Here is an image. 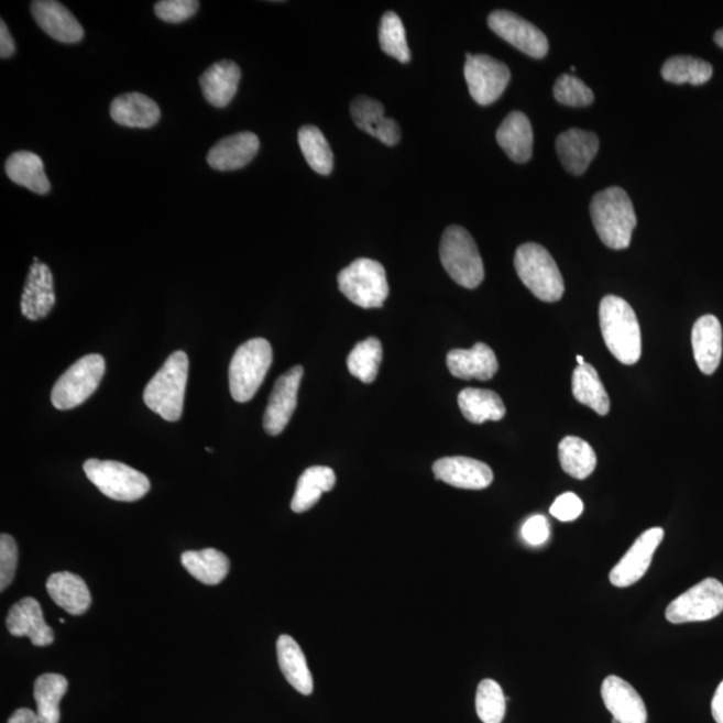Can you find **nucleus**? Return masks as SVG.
I'll list each match as a JSON object with an SVG mask.
<instances>
[{
  "label": "nucleus",
  "mask_w": 723,
  "mask_h": 723,
  "mask_svg": "<svg viewBox=\"0 0 723 723\" xmlns=\"http://www.w3.org/2000/svg\"><path fill=\"white\" fill-rule=\"evenodd\" d=\"M591 218L599 238L611 250H626L632 244L636 215L627 191L610 187L591 201Z\"/></svg>",
  "instance_id": "1"
},
{
  "label": "nucleus",
  "mask_w": 723,
  "mask_h": 723,
  "mask_svg": "<svg viewBox=\"0 0 723 723\" xmlns=\"http://www.w3.org/2000/svg\"><path fill=\"white\" fill-rule=\"evenodd\" d=\"M599 320L605 346L617 361L635 364L642 357V332L633 307L620 296H604Z\"/></svg>",
  "instance_id": "2"
},
{
  "label": "nucleus",
  "mask_w": 723,
  "mask_h": 723,
  "mask_svg": "<svg viewBox=\"0 0 723 723\" xmlns=\"http://www.w3.org/2000/svg\"><path fill=\"white\" fill-rule=\"evenodd\" d=\"M188 373V355L184 351H176L145 387V405L165 421L176 423L183 416Z\"/></svg>",
  "instance_id": "3"
},
{
  "label": "nucleus",
  "mask_w": 723,
  "mask_h": 723,
  "mask_svg": "<svg viewBox=\"0 0 723 723\" xmlns=\"http://www.w3.org/2000/svg\"><path fill=\"white\" fill-rule=\"evenodd\" d=\"M515 269L524 286L537 299L554 303L560 300L565 294V281L558 264L543 245L527 243L518 247Z\"/></svg>",
  "instance_id": "4"
},
{
  "label": "nucleus",
  "mask_w": 723,
  "mask_h": 723,
  "mask_svg": "<svg viewBox=\"0 0 723 723\" xmlns=\"http://www.w3.org/2000/svg\"><path fill=\"white\" fill-rule=\"evenodd\" d=\"M274 360L267 339L253 338L241 344L230 364L232 398L245 404L255 397Z\"/></svg>",
  "instance_id": "5"
},
{
  "label": "nucleus",
  "mask_w": 723,
  "mask_h": 723,
  "mask_svg": "<svg viewBox=\"0 0 723 723\" xmlns=\"http://www.w3.org/2000/svg\"><path fill=\"white\" fill-rule=\"evenodd\" d=\"M440 258L445 271L460 286L473 289L484 281V263L478 244L465 228L452 226L445 230Z\"/></svg>",
  "instance_id": "6"
},
{
  "label": "nucleus",
  "mask_w": 723,
  "mask_h": 723,
  "mask_svg": "<svg viewBox=\"0 0 723 723\" xmlns=\"http://www.w3.org/2000/svg\"><path fill=\"white\" fill-rule=\"evenodd\" d=\"M84 472L91 484L116 502H138L151 491L144 473L119 461L90 459L84 463Z\"/></svg>",
  "instance_id": "7"
},
{
  "label": "nucleus",
  "mask_w": 723,
  "mask_h": 723,
  "mask_svg": "<svg viewBox=\"0 0 723 723\" xmlns=\"http://www.w3.org/2000/svg\"><path fill=\"white\" fill-rule=\"evenodd\" d=\"M341 293L362 308H380L388 296L386 271L372 259H358L338 275Z\"/></svg>",
  "instance_id": "8"
},
{
  "label": "nucleus",
  "mask_w": 723,
  "mask_h": 723,
  "mask_svg": "<svg viewBox=\"0 0 723 723\" xmlns=\"http://www.w3.org/2000/svg\"><path fill=\"white\" fill-rule=\"evenodd\" d=\"M103 357L89 354L80 358L55 382L52 404L59 410H70L83 405L96 393L105 375Z\"/></svg>",
  "instance_id": "9"
},
{
  "label": "nucleus",
  "mask_w": 723,
  "mask_h": 723,
  "mask_svg": "<svg viewBox=\"0 0 723 723\" xmlns=\"http://www.w3.org/2000/svg\"><path fill=\"white\" fill-rule=\"evenodd\" d=\"M723 584L709 578L678 596L666 610L672 624L706 622L722 614Z\"/></svg>",
  "instance_id": "10"
},
{
  "label": "nucleus",
  "mask_w": 723,
  "mask_h": 723,
  "mask_svg": "<svg viewBox=\"0 0 723 723\" xmlns=\"http://www.w3.org/2000/svg\"><path fill=\"white\" fill-rule=\"evenodd\" d=\"M463 74H465L469 92L473 100L482 107L496 102L511 83L508 66L502 61L484 54L467 53Z\"/></svg>",
  "instance_id": "11"
},
{
  "label": "nucleus",
  "mask_w": 723,
  "mask_h": 723,
  "mask_svg": "<svg viewBox=\"0 0 723 723\" xmlns=\"http://www.w3.org/2000/svg\"><path fill=\"white\" fill-rule=\"evenodd\" d=\"M488 24L494 34L511 43L517 51L529 55V57L541 59L549 51L546 34L535 24L525 21L524 18L513 14L511 11L497 10L488 17Z\"/></svg>",
  "instance_id": "12"
},
{
  "label": "nucleus",
  "mask_w": 723,
  "mask_h": 723,
  "mask_svg": "<svg viewBox=\"0 0 723 723\" xmlns=\"http://www.w3.org/2000/svg\"><path fill=\"white\" fill-rule=\"evenodd\" d=\"M303 374V368L295 366L275 382L263 417V428L270 436H280L287 428L298 405Z\"/></svg>",
  "instance_id": "13"
},
{
  "label": "nucleus",
  "mask_w": 723,
  "mask_h": 723,
  "mask_svg": "<svg viewBox=\"0 0 723 723\" xmlns=\"http://www.w3.org/2000/svg\"><path fill=\"white\" fill-rule=\"evenodd\" d=\"M665 530L662 528H651L643 533L638 539L617 562L614 570L610 573L611 583L620 589L633 585L645 577L650 568L653 556L659 544L662 543Z\"/></svg>",
  "instance_id": "14"
},
{
  "label": "nucleus",
  "mask_w": 723,
  "mask_h": 723,
  "mask_svg": "<svg viewBox=\"0 0 723 723\" xmlns=\"http://www.w3.org/2000/svg\"><path fill=\"white\" fill-rule=\"evenodd\" d=\"M436 479L461 490H485L493 482V472L485 462L469 457H445L432 465Z\"/></svg>",
  "instance_id": "15"
},
{
  "label": "nucleus",
  "mask_w": 723,
  "mask_h": 723,
  "mask_svg": "<svg viewBox=\"0 0 723 723\" xmlns=\"http://www.w3.org/2000/svg\"><path fill=\"white\" fill-rule=\"evenodd\" d=\"M6 626L18 638L29 636L36 647L51 646L54 642L53 628L46 623L41 604L34 598H23L12 605L6 617Z\"/></svg>",
  "instance_id": "16"
},
{
  "label": "nucleus",
  "mask_w": 723,
  "mask_h": 723,
  "mask_svg": "<svg viewBox=\"0 0 723 723\" xmlns=\"http://www.w3.org/2000/svg\"><path fill=\"white\" fill-rule=\"evenodd\" d=\"M602 698L609 712L620 723H646L647 709L642 697L624 679L610 676L602 684Z\"/></svg>",
  "instance_id": "17"
},
{
  "label": "nucleus",
  "mask_w": 723,
  "mask_h": 723,
  "mask_svg": "<svg viewBox=\"0 0 723 723\" xmlns=\"http://www.w3.org/2000/svg\"><path fill=\"white\" fill-rule=\"evenodd\" d=\"M31 14L39 26L62 43H77L84 40V29L69 9L55 0H35L31 3Z\"/></svg>",
  "instance_id": "18"
},
{
  "label": "nucleus",
  "mask_w": 723,
  "mask_h": 723,
  "mask_svg": "<svg viewBox=\"0 0 723 723\" xmlns=\"http://www.w3.org/2000/svg\"><path fill=\"white\" fill-rule=\"evenodd\" d=\"M55 305L52 270L46 264L35 262L31 265L26 286H24L21 310L24 318L40 320L46 318Z\"/></svg>",
  "instance_id": "19"
},
{
  "label": "nucleus",
  "mask_w": 723,
  "mask_h": 723,
  "mask_svg": "<svg viewBox=\"0 0 723 723\" xmlns=\"http://www.w3.org/2000/svg\"><path fill=\"white\" fill-rule=\"evenodd\" d=\"M350 113L361 131L373 135L382 144L397 145L401 141V128L393 119L385 117V108L380 101L370 97H357L351 102Z\"/></svg>",
  "instance_id": "20"
},
{
  "label": "nucleus",
  "mask_w": 723,
  "mask_h": 723,
  "mask_svg": "<svg viewBox=\"0 0 723 723\" xmlns=\"http://www.w3.org/2000/svg\"><path fill=\"white\" fill-rule=\"evenodd\" d=\"M261 141L251 132H240L228 135L209 151L207 161L216 171H238L249 165L255 158Z\"/></svg>",
  "instance_id": "21"
},
{
  "label": "nucleus",
  "mask_w": 723,
  "mask_h": 723,
  "mask_svg": "<svg viewBox=\"0 0 723 723\" xmlns=\"http://www.w3.org/2000/svg\"><path fill=\"white\" fill-rule=\"evenodd\" d=\"M447 363L450 374L460 380L490 381L496 375V354L485 343H475L472 349H454L449 352Z\"/></svg>",
  "instance_id": "22"
},
{
  "label": "nucleus",
  "mask_w": 723,
  "mask_h": 723,
  "mask_svg": "<svg viewBox=\"0 0 723 723\" xmlns=\"http://www.w3.org/2000/svg\"><path fill=\"white\" fill-rule=\"evenodd\" d=\"M722 326L714 315H703L691 331L694 360L701 372L712 375L720 368L722 360Z\"/></svg>",
  "instance_id": "23"
},
{
  "label": "nucleus",
  "mask_w": 723,
  "mask_h": 723,
  "mask_svg": "<svg viewBox=\"0 0 723 723\" xmlns=\"http://www.w3.org/2000/svg\"><path fill=\"white\" fill-rule=\"evenodd\" d=\"M556 151L566 171L573 176L583 175L599 151V139L595 133L570 129L556 140Z\"/></svg>",
  "instance_id": "24"
},
{
  "label": "nucleus",
  "mask_w": 723,
  "mask_h": 723,
  "mask_svg": "<svg viewBox=\"0 0 723 723\" xmlns=\"http://www.w3.org/2000/svg\"><path fill=\"white\" fill-rule=\"evenodd\" d=\"M499 145L517 164L527 163L533 157L534 131L527 116L512 111L500 125L496 133Z\"/></svg>",
  "instance_id": "25"
},
{
  "label": "nucleus",
  "mask_w": 723,
  "mask_h": 723,
  "mask_svg": "<svg viewBox=\"0 0 723 723\" xmlns=\"http://www.w3.org/2000/svg\"><path fill=\"white\" fill-rule=\"evenodd\" d=\"M240 79L241 70L234 62H216L200 77L202 95L212 107L226 108L237 95Z\"/></svg>",
  "instance_id": "26"
},
{
  "label": "nucleus",
  "mask_w": 723,
  "mask_h": 723,
  "mask_svg": "<svg viewBox=\"0 0 723 723\" xmlns=\"http://www.w3.org/2000/svg\"><path fill=\"white\" fill-rule=\"evenodd\" d=\"M46 589L54 603L70 615L88 613L91 605L90 591L78 574L66 571L53 573L47 580Z\"/></svg>",
  "instance_id": "27"
},
{
  "label": "nucleus",
  "mask_w": 723,
  "mask_h": 723,
  "mask_svg": "<svg viewBox=\"0 0 723 723\" xmlns=\"http://www.w3.org/2000/svg\"><path fill=\"white\" fill-rule=\"evenodd\" d=\"M110 117L122 127L147 129L156 125L161 111L152 98L141 92H128L111 102Z\"/></svg>",
  "instance_id": "28"
},
{
  "label": "nucleus",
  "mask_w": 723,
  "mask_h": 723,
  "mask_svg": "<svg viewBox=\"0 0 723 723\" xmlns=\"http://www.w3.org/2000/svg\"><path fill=\"white\" fill-rule=\"evenodd\" d=\"M277 662L284 678L303 695H311L314 679L308 669L305 653L293 636L281 635L276 643Z\"/></svg>",
  "instance_id": "29"
},
{
  "label": "nucleus",
  "mask_w": 723,
  "mask_h": 723,
  "mask_svg": "<svg viewBox=\"0 0 723 723\" xmlns=\"http://www.w3.org/2000/svg\"><path fill=\"white\" fill-rule=\"evenodd\" d=\"M6 173L11 182L36 195H46L52 189L45 173V165L35 153L26 151L12 153L6 161Z\"/></svg>",
  "instance_id": "30"
},
{
  "label": "nucleus",
  "mask_w": 723,
  "mask_h": 723,
  "mask_svg": "<svg viewBox=\"0 0 723 723\" xmlns=\"http://www.w3.org/2000/svg\"><path fill=\"white\" fill-rule=\"evenodd\" d=\"M182 565L191 577L207 585L220 584L230 573L231 568V561L227 555L215 548L184 552Z\"/></svg>",
  "instance_id": "31"
},
{
  "label": "nucleus",
  "mask_w": 723,
  "mask_h": 723,
  "mask_svg": "<svg viewBox=\"0 0 723 723\" xmlns=\"http://www.w3.org/2000/svg\"><path fill=\"white\" fill-rule=\"evenodd\" d=\"M459 406L462 416L475 425L500 421L506 413L500 395L492 391H485V388H463L459 394Z\"/></svg>",
  "instance_id": "32"
},
{
  "label": "nucleus",
  "mask_w": 723,
  "mask_h": 723,
  "mask_svg": "<svg viewBox=\"0 0 723 723\" xmlns=\"http://www.w3.org/2000/svg\"><path fill=\"white\" fill-rule=\"evenodd\" d=\"M336 482L337 475L331 468L311 467L306 469L296 485L292 510L295 513L310 511L314 505H317L321 494L332 491Z\"/></svg>",
  "instance_id": "33"
},
{
  "label": "nucleus",
  "mask_w": 723,
  "mask_h": 723,
  "mask_svg": "<svg viewBox=\"0 0 723 723\" xmlns=\"http://www.w3.org/2000/svg\"><path fill=\"white\" fill-rule=\"evenodd\" d=\"M572 393L574 399L579 401L580 404L589 406L599 416H607L611 409L610 397L601 379H599L595 368L591 366L590 363L574 369Z\"/></svg>",
  "instance_id": "34"
},
{
  "label": "nucleus",
  "mask_w": 723,
  "mask_h": 723,
  "mask_svg": "<svg viewBox=\"0 0 723 723\" xmlns=\"http://www.w3.org/2000/svg\"><path fill=\"white\" fill-rule=\"evenodd\" d=\"M69 682L61 673H43L34 684L36 715L41 723H59V703L65 697Z\"/></svg>",
  "instance_id": "35"
},
{
  "label": "nucleus",
  "mask_w": 723,
  "mask_h": 723,
  "mask_svg": "<svg viewBox=\"0 0 723 723\" xmlns=\"http://www.w3.org/2000/svg\"><path fill=\"white\" fill-rule=\"evenodd\" d=\"M559 460L562 471L578 480L590 478L596 468L595 450L579 437L568 436L561 440Z\"/></svg>",
  "instance_id": "36"
},
{
  "label": "nucleus",
  "mask_w": 723,
  "mask_h": 723,
  "mask_svg": "<svg viewBox=\"0 0 723 723\" xmlns=\"http://www.w3.org/2000/svg\"><path fill=\"white\" fill-rule=\"evenodd\" d=\"M662 77L667 83L682 85H703L713 77V66L709 62L690 57V55H677L665 62Z\"/></svg>",
  "instance_id": "37"
},
{
  "label": "nucleus",
  "mask_w": 723,
  "mask_h": 723,
  "mask_svg": "<svg viewBox=\"0 0 723 723\" xmlns=\"http://www.w3.org/2000/svg\"><path fill=\"white\" fill-rule=\"evenodd\" d=\"M299 146L308 165L321 176H329L333 168V153L320 129L313 125L300 128Z\"/></svg>",
  "instance_id": "38"
},
{
  "label": "nucleus",
  "mask_w": 723,
  "mask_h": 723,
  "mask_svg": "<svg viewBox=\"0 0 723 723\" xmlns=\"http://www.w3.org/2000/svg\"><path fill=\"white\" fill-rule=\"evenodd\" d=\"M383 358L379 338H368L358 343L348 358L349 372L363 383H373L379 375Z\"/></svg>",
  "instance_id": "39"
},
{
  "label": "nucleus",
  "mask_w": 723,
  "mask_h": 723,
  "mask_svg": "<svg viewBox=\"0 0 723 723\" xmlns=\"http://www.w3.org/2000/svg\"><path fill=\"white\" fill-rule=\"evenodd\" d=\"M380 45L383 53L407 64L412 59L409 46H407L406 31L401 18L393 11L382 17L380 24Z\"/></svg>",
  "instance_id": "40"
},
{
  "label": "nucleus",
  "mask_w": 723,
  "mask_h": 723,
  "mask_svg": "<svg viewBox=\"0 0 723 723\" xmlns=\"http://www.w3.org/2000/svg\"><path fill=\"white\" fill-rule=\"evenodd\" d=\"M506 700L502 686L493 679H484L475 694V712L484 723H502L505 716Z\"/></svg>",
  "instance_id": "41"
},
{
  "label": "nucleus",
  "mask_w": 723,
  "mask_h": 723,
  "mask_svg": "<svg viewBox=\"0 0 723 723\" xmlns=\"http://www.w3.org/2000/svg\"><path fill=\"white\" fill-rule=\"evenodd\" d=\"M554 96L556 101L572 108L589 107L593 102V92L582 79L562 74L556 79Z\"/></svg>",
  "instance_id": "42"
},
{
  "label": "nucleus",
  "mask_w": 723,
  "mask_h": 723,
  "mask_svg": "<svg viewBox=\"0 0 723 723\" xmlns=\"http://www.w3.org/2000/svg\"><path fill=\"white\" fill-rule=\"evenodd\" d=\"M199 8L197 0H161L154 4V12L161 21L182 23L194 17Z\"/></svg>",
  "instance_id": "43"
},
{
  "label": "nucleus",
  "mask_w": 723,
  "mask_h": 723,
  "mask_svg": "<svg viewBox=\"0 0 723 723\" xmlns=\"http://www.w3.org/2000/svg\"><path fill=\"white\" fill-rule=\"evenodd\" d=\"M18 566V546L14 537L0 536V591L9 589L15 578Z\"/></svg>",
  "instance_id": "44"
},
{
  "label": "nucleus",
  "mask_w": 723,
  "mask_h": 723,
  "mask_svg": "<svg viewBox=\"0 0 723 723\" xmlns=\"http://www.w3.org/2000/svg\"><path fill=\"white\" fill-rule=\"evenodd\" d=\"M584 505L574 493L561 494L551 506V515L560 522H573L582 515Z\"/></svg>",
  "instance_id": "45"
},
{
  "label": "nucleus",
  "mask_w": 723,
  "mask_h": 723,
  "mask_svg": "<svg viewBox=\"0 0 723 723\" xmlns=\"http://www.w3.org/2000/svg\"><path fill=\"white\" fill-rule=\"evenodd\" d=\"M524 540L530 544V546H541L546 543L549 537V525L547 518L540 515L530 517L527 523L524 524L522 530Z\"/></svg>",
  "instance_id": "46"
},
{
  "label": "nucleus",
  "mask_w": 723,
  "mask_h": 723,
  "mask_svg": "<svg viewBox=\"0 0 723 723\" xmlns=\"http://www.w3.org/2000/svg\"><path fill=\"white\" fill-rule=\"evenodd\" d=\"M0 57L3 59L12 57L15 53V43L12 40L8 24L0 22Z\"/></svg>",
  "instance_id": "47"
},
{
  "label": "nucleus",
  "mask_w": 723,
  "mask_h": 723,
  "mask_svg": "<svg viewBox=\"0 0 723 723\" xmlns=\"http://www.w3.org/2000/svg\"><path fill=\"white\" fill-rule=\"evenodd\" d=\"M8 723H41L39 715H36L33 710L28 708H22L15 710L14 713L9 719Z\"/></svg>",
  "instance_id": "48"
},
{
  "label": "nucleus",
  "mask_w": 723,
  "mask_h": 723,
  "mask_svg": "<svg viewBox=\"0 0 723 723\" xmlns=\"http://www.w3.org/2000/svg\"><path fill=\"white\" fill-rule=\"evenodd\" d=\"M712 713L716 723H723V681L715 691L712 702Z\"/></svg>",
  "instance_id": "49"
},
{
  "label": "nucleus",
  "mask_w": 723,
  "mask_h": 723,
  "mask_svg": "<svg viewBox=\"0 0 723 723\" xmlns=\"http://www.w3.org/2000/svg\"><path fill=\"white\" fill-rule=\"evenodd\" d=\"M714 41L716 45L721 46L723 48V29L716 31L714 35Z\"/></svg>",
  "instance_id": "50"
},
{
  "label": "nucleus",
  "mask_w": 723,
  "mask_h": 723,
  "mask_svg": "<svg viewBox=\"0 0 723 723\" xmlns=\"http://www.w3.org/2000/svg\"><path fill=\"white\" fill-rule=\"evenodd\" d=\"M578 366H583L585 364L584 358L582 355L577 357Z\"/></svg>",
  "instance_id": "51"
},
{
  "label": "nucleus",
  "mask_w": 723,
  "mask_h": 723,
  "mask_svg": "<svg viewBox=\"0 0 723 723\" xmlns=\"http://www.w3.org/2000/svg\"><path fill=\"white\" fill-rule=\"evenodd\" d=\"M207 452L212 453L213 449L212 448H206Z\"/></svg>",
  "instance_id": "52"
}]
</instances>
